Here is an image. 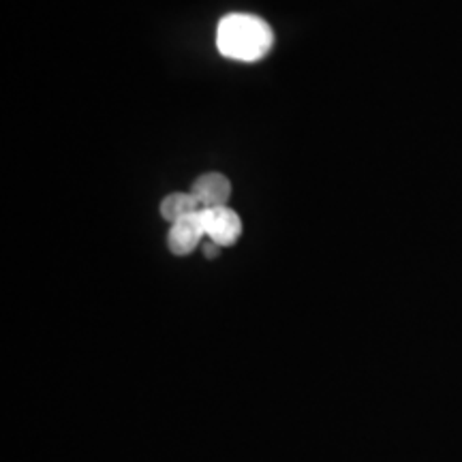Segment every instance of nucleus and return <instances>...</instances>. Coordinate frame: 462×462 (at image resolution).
Instances as JSON below:
<instances>
[{
    "label": "nucleus",
    "instance_id": "3",
    "mask_svg": "<svg viewBox=\"0 0 462 462\" xmlns=\"http://www.w3.org/2000/svg\"><path fill=\"white\" fill-rule=\"evenodd\" d=\"M201 236H206L201 217L199 215L184 217L180 221L171 223L170 236H167V246H170V251L178 257L190 255V253L198 248Z\"/></svg>",
    "mask_w": 462,
    "mask_h": 462
},
{
    "label": "nucleus",
    "instance_id": "6",
    "mask_svg": "<svg viewBox=\"0 0 462 462\" xmlns=\"http://www.w3.org/2000/svg\"><path fill=\"white\" fill-rule=\"evenodd\" d=\"M221 248L223 246H218L217 245V242H208V245H206V248H204V251H206V257L208 259H212V257H218V253H221Z\"/></svg>",
    "mask_w": 462,
    "mask_h": 462
},
{
    "label": "nucleus",
    "instance_id": "2",
    "mask_svg": "<svg viewBox=\"0 0 462 462\" xmlns=\"http://www.w3.org/2000/svg\"><path fill=\"white\" fill-rule=\"evenodd\" d=\"M201 223H204L206 236L218 246H231L242 234L240 217L227 206L221 208H208V210L199 212Z\"/></svg>",
    "mask_w": 462,
    "mask_h": 462
},
{
    "label": "nucleus",
    "instance_id": "4",
    "mask_svg": "<svg viewBox=\"0 0 462 462\" xmlns=\"http://www.w3.org/2000/svg\"><path fill=\"white\" fill-rule=\"evenodd\" d=\"M190 195L199 201L201 210L227 206V199L231 198V182L223 176V173H204V176H199L198 180L193 182Z\"/></svg>",
    "mask_w": 462,
    "mask_h": 462
},
{
    "label": "nucleus",
    "instance_id": "1",
    "mask_svg": "<svg viewBox=\"0 0 462 462\" xmlns=\"http://www.w3.org/2000/svg\"><path fill=\"white\" fill-rule=\"evenodd\" d=\"M273 28L262 17L248 14L225 15L217 31V45L223 56L240 62H255L273 50Z\"/></svg>",
    "mask_w": 462,
    "mask_h": 462
},
{
    "label": "nucleus",
    "instance_id": "5",
    "mask_svg": "<svg viewBox=\"0 0 462 462\" xmlns=\"http://www.w3.org/2000/svg\"><path fill=\"white\" fill-rule=\"evenodd\" d=\"M201 206L199 201L193 198L190 193H171L161 201V215H163L165 221L176 223L184 217L190 215H199Z\"/></svg>",
    "mask_w": 462,
    "mask_h": 462
}]
</instances>
